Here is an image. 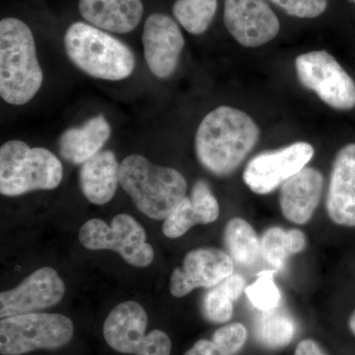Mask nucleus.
Instances as JSON below:
<instances>
[{
  "label": "nucleus",
  "mask_w": 355,
  "mask_h": 355,
  "mask_svg": "<svg viewBox=\"0 0 355 355\" xmlns=\"http://www.w3.org/2000/svg\"><path fill=\"white\" fill-rule=\"evenodd\" d=\"M120 166L113 151H100L81 165L80 188L84 197L96 205L108 203L120 184Z\"/></svg>",
  "instance_id": "nucleus-20"
},
{
  "label": "nucleus",
  "mask_w": 355,
  "mask_h": 355,
  "mask_svg": "<svg viewBox=\"0 0 355 355\" xmlns=\"http://www.w3.org/2000/svg\"><path fill=\"white\" fill-rule=\"evenodd\" d=\"M224 242L232 260L242 266H252L258 260L261 242L256 231L244 219H230L224 230Z\"/></svg>",
  "instance_id": "nucleus-22"
},
{
  "label": "nucleus",
  "mask_w": 355,
  "mask_h": 355,
  "mask_svg": "<svg viewBox=\"0 0 355 355\" xmlns=\"http://www.w3.org/2000/svg\"><path fill=\"white\" fill-rule=\"evenodd\" d=\"M314 153L310 144L295 142L279 150L259 154L248 163L243 180L254 193L268 195L305 168Z\"/></svg>",
  "instance_id": "nucleus-10"
},
{
  "label": "nucleus",
  "mask_w": 355,
  "mask_h": 355,
  "mask_svg": "<svg viewBox=\"0 0 355 355\" xmlns=\"http://www.w3.org/2000/svg\"><path fill=\"white\" fill-rule=\"evenodd\" d=\"M144 58L151 73L165 79L176 71L184 46L183 33L176 21L163 13H153L144 23Z\"/></svg>",
  "instance_id": "nucleus-14"
},
{
  "label": "nucleus",
  "mask_w": 355,
  "mask_h": 355,
  "mask_svg": "<svg viewBox=\"0 0 355 355\" xmlns=\"http://www.w3.org/2000/svg\"><path fill=\"white\" fill-rule=\"evenodd\" d=\"M306 247V237L302 231L270 227L261 239V252L265 260L275 270H282L291 254L302 252Z\"/></svg>",
  "instance_id": "nucleus-21"
},
{
  "label": "nucleus",
  "mask_w": 355,
  "mask_h": 355,
  "mask_svg": "<svg viewBox=\"0 0 355 355\" xmlns=\"http://www.w3.org/2000/svg\"><path fill=\"white\" fill-rule=\"evenodd\" d=\"M224 23L242 46L256 48L279 34V18L265 0H225Z\"/></svg>",
  "instance_id": "nucleus-13"
},
{
  "label": "nucleus",
  "mask_w": 355,
  "mask_h": 355,
  "mask_svg": "<svg viewBox=\"0 0 355 355\" xmlns=\"http://www.w3.org/2000/svg\"><path fill=\"white\" fill-rule=\"evenodd\" d=\"M31 29L23 21H0V96L16 106L27 104L43 84Z\"/></svg>",
  "instance_id": "nucleus-2"
},
{
  "label": "nucleus",
  "mask_w": 355,
  "mask_h": 355,
  "mask_svg": "<svg viewBox=\"0 0 355 355\" xmlns=\"http://www.w3.org/2000/svg\"><path fill=\"white\" fill-rule=\"evenodd\" d=\"M71 320L62 314L28 313L0 322V354L23 355L38 349H57L73 336Z\"/></svg>",
  "instance_id": "nucleus-6"
},
{
  "label": "nucleus",
  "mask_w": 355,
  "mask_h": 355,
  "mask_svg": "<svg viewBox=\"0 0 355 355\" xmlns=\"http://www.w3.org/2000/svg\"><path fill=\"white\" fill-rule=\"evenodd\" d=\"M79 240L88 250L116 252L137 268H146L154 259V250L146 242V231L128 214L114 216L110 226L102 219H90L79 231Z\"/></svg>",
  "instance_id": "nucleus-8"
},
{
  "label": "nucleus",
  "mask_w": 355,
  "mask_h": 355,
  "mask_svg": "<svg viewBox=\"0 0 355 355\" xmlns=\"http://www.w3.org/2000/svg\"><path fill=\"white\" fill-rule=\"evenodd\" d=\"M64 48L70 62L94 78L120 81L132 76L135 69V55L127 44L87 23L69 26Z\"/></svg>",
  "instance_id": "nucleus-4"
},
{
  "label": "nucleus",
  "mask_w": 355,
  "mask_h": 355,
  "mask_svg": "<svg viewBox=\"0 0 355 355\" xmlns=\"http://www.w3.org/2000/svg\"><path fill=\"white\" fill-rule=\"evenodd\" d=\"M296 73L304 87L336 110L355 107V83L331 53L310 51L295 60Z\"/></svg>",
  "instance_id": "nucleus-9"
},
{
  "label": "nucleus",
  "mask_w": 355,
  "mask_h": 355,
  "mask_svg": "<svg viewBox=\"0 0 355 355\" xmlns=\"http://www.w3.org/2000/svg\"><path fill=\"white\" fill-rule=\"evenodd\" d=\"M148 318L135 301L121 303L105 321L104 338L109 347L123 354L170 355L172 343L164 331L154 330L146 335Z\"/></svg>",
  "instance_id": "nucleus-7"
},
{
  "label": "nucleus",
  "mask_w": 355,
  "mask_h": 355,
  "mask_svg": "<svg viewBox=\"0 0 355 355\" xmlns=\"http://www.w3.org/2000/svg\"><path fill=\"white\" fill-rule=\"evenodd\" d=\"M202 313L211 323L223 324L233 316V301L216 286L203 298Z\"/></svg>",
  "instance_id": "nucleus-26"
},
{
  "label": "nucleus",
  "mask_w": 355,
  "mask_h": 355,
  "mask_svg": "<svg viewBox=\"0 0 355 355\" xmlns=\"http://www.w3.org/2000/svg\"><path fill=\"white\" fill-rule=\"evenodd\" d=\"M81 16L103 31L127 34L141 21V0H79Z\"/></svg>",
  "instance_id": "nucleus-18"
},
{
  "label": "nucleus",
  "mask_w": 355,
  "mask_h": 355,
  "mask_svg": "<svg viewBox=\"0 0 355 355\" xmlns=\"http://www.w3.org/2000/svg\"><path fill=\"white\" fill-rule=\"evenodd\" d=\"M247 329L241 323H233L221 327L214 334L212 340L226 354L235 355L246 343Z\"/></svg>",
  "instance_id": "nucleus-27"
},
{
  "label": "nucleus",
  "mask_w": 355,
  "mask_h": 355,
  "mask_svg": "<svg viewBox=\"0 0 355 355\" xmlns=\"http://www.w3.org/2000/svg\"><path fill=\"white\" fill-rule=\"evenodd\" d=\"M352 1H354V3H355V0H352Z\"/></svg>",
  "instance_id": "nucleus-33"
},
{
  "label": "nucleus",
  "mask_w": 355,
  "mask_h": 355,
  "mask_svg": "<svg viewBox=\"0 0 355 355\" xmlns=\"http://www.w3.org/2000/svg\"><path fill=\"white\" fill-rule=\"evenodd\" d=\"M260 137L253 119L231 107L214 109L203 118L196 133L198 160L205 169L218 177L238 169Z\"/></svg>",
  "instance_id": "nucleus-1"
},
{
  "label": "nucleus",
  "mask_w": 355,
  "mask_h": 355,
  "mask_svg": "<svg viewBox=\"0 0 355 355\" xmlns=\"http://www.w3.org/2000/svg\"><path fill=\"white\" fill-rule=\"evenodd\" d=\"M64 293V282L57 270L39 268L15 288L1 292L0 317L4 319L48 309L60 303Z\"/></svg>",
  "instance_id": "nucleus-11"
},
{
  "label": "nucleus",
  "mask_w": 355,
  "mask_h": 355,
  "mask_svg": "<svg viewBox=\"0 0 355 355\" xmlns=\"http://www.w3.org/2000/svg\"><path fill=\"white\" fill-rule=\"evenodd\" d=\"M184 355H229L214 340H200Z\"/></svg>",
  "instance_id": "nucleus-30"
},
{
  "label": "nucleus",
  "mask_w": 355,
  "mask_h": 355,
  "mask_svg": "<svg viewBox=\"0 0 355 355\" xmlns=\"http://www.w3.org/2000/svg\"><path fill=\"white\" fill-rule=\"evenodd\" d=\"M64 177L60 159L42 147L9 140L0 148V193L18 197L34 191L55 190Z\"/></svg>",
  "instance_id": "nucleus-5"
},
{
  "label": "nucleus",
  "mask_w": 355,
  "mask_h": 355,
  "mask_svg": "<svg viewBox=\"0 0 355 355\" xmlns=\"http://www.w3.org/2000/svg\"><path fill=\"white\" fill-rule=\"evenodd\" d=\"M219 205L209 184L198 180L191 189L190 197H186L173 210L163 224L166 237L176 239L186 234L198 224L212 223L218 218Z\"/></svg>",
  "instance_id": "nucleus-17"
},
{
  "label": "nucleus",
  "mask_w": 355,
  "mask_h": 355,
  "mask_svg": "<svg viewBox=\"0 0 355 355\" xmlns=\"http://www.w3.org/2000/svg\"><path fill=\"white\" fill-rule=\"evenodd\" d=\"M111 133V125L104 116H93L81 127L67 128L60 135V156L71 164L83 165L102 151Z\"/></svg>",
  "instance_id": "nucleus-19"
},
{
  "label": "nucleus",
  "mask_w": 355,
  "mask_h": 355,
  "mask_svg": "<svg viewBox=\"0 0 355 355\" xmlns=\"http://www.w3.org/2000/svg\"><path fill=\"white\" fill-rule=\"evenodd\" d=\"M326 209L338 225L355 227V144L343 147L336 154Z\"/></svg>",
  "instance_id": "nucleus-15"
},
{
  "label": "nucleus",
  "mask_w": 355,
  "mask_h": 355,
  "mask_svg": "<svg viewBox=\"0 0 355 355\" xmlns=\"http://www.w3.org/2000/svg\"><path fill=\"white\" fill-rule=\"evenodd\" d=\"M288 15L298 18H315L326 10L327 0H270Z\"/></svg>",
  "instance_id": "nucleus-28"
},
{
  "label": "nucleus",
  "mask_w": 355,
  "mask_h": 355,
  "mask_svg": "<svg viewBox=\"0 0 355 355\" xmlns=\"http://www.w3.org/2000/svg\"><path fill=\"white\" fill-rule=\"evenodd\" d=\"M324 177L305 167L282 184L279 205L287 220L303 225L314 216L323 191Z\"/></svg>",
  "instance_id": "nucleus-16"
},
{
  "label": "nucleus",
  "mask_w": 355,
  "mask_h": 355,
  "mask_svg": "<svg viewBox=\"0 0 355 355\" xmlns=\"http://www.w3.org/2000/svg\"><path fill=\"white\" fill-rule=\"evenodd\" d=\"M349 326L350 331L355 336V310L352 312V316L349 318Z\"/></svg>",
  "instance_id": "nucleus-32"
},
{
  "label": "nucleus",
  "mask_w": 355,
  "mask_h": 355,
  "mask_svg": "<svg viewBox=\"0 0 355 355\" xmlns=\"http://www.w3.org/2000/svg\"><path fill=\"white\" fill-rule=\"evenodd\" d=\"M245 292L250 302L263 312L277 309L282 298L279 287L273 280L272 272L261 273L259 279L248 286Z\"/></svg>",
  "instance_id": "nucleus-25"
},
{
  "label": "nucleus",
  "mask_w": 355,
  "mask_h": 355,
  "mask_svg": "<svg viewBox=\"0 0 355 355\" xmlns=\"http://www.w3.org/2000/svg\"><path fill=\"white\" fill-rule=\"evenodd\" d=\"M295 324L291 317L272 310L263 312L256 326L259 342L268 349H282L293 340Z\"/></svg>",
  "instance_id": "nucleus-24"
},
{
  "label": "nucleus",
  "mask_w": 355,
  "mask_h": 355,
  "mask_svg": "<svg viewBox=\"0 0 355 355\" xmlns=\"http://www.w3.org/2000/svg\"><path fill=\"white\" fill-rule=\"evenodd\" d=\"M217 288L226 294L232 301L237 300L244 291L245 280L238 273H232L220 284H217Z\"/></svg>",
  "instance_id": "nucleus-29"
},
{
  "label": "nucleus",
  "mask_w": 355,
  "mask_h": 355,
  "mask_svg": "<svg viewBox=\"0 0 355 355\" xmlns=\"http://www.w3.org/2000/svg\"><path fill=\"white\" fill-rule=\"evenodd\" d=\"M120 184L135 207L149 218L165 220L186 198V179L173 168L153 164L132 154L120 166Z\"/></svg>",
  "instance_id": "nucleus-3"
},
{
  "label": "nucleus",
  "mask_w": 355,
  "mask_h": 355,
  "mask_svg": "<svg viewBox=\"0 0 355 355\" xmlns=\"http://www.w3.org/2000/svg\"><path fill=\"white\" fill-rule=\"evenodd\" d=\"M217 9V0H176L173 14L186 31L202 35L209 29Z\"/></svg>",
  "instance_id": "nucleus-23"
},
{
  "label": "nucleus",
  "mask_w": 355,
  "mask_h": 355,
  "mask_svg": "<svg viewBox=\"0 0 355 355\" xmlns=\"http://www.w3.org/2000/svg\"><path fill=\"white\" fill-rule=\"evenodd\" d=\"M294 355H326L321 347L312 340H304L298 343Z\"/></svg>",
  "instance_id": "nucleus-31"
},
{
  "label": "nucleus",
  "mask_w": 355,
  "mask_h": 355,
  "mask_svg": "<svg viewBox=\"0 0 355 355\" xmlns=\"http://www.w3.org/2000/svg\"><path fill=\"white\" fill-rule=\"evenodd\" d=\"M232 258L216 248H200L184 256L183 265L172 272L170 292L177 298L184 297L193 289L212 288L232 275Z\"/></svg>",
  "instance_id": "nucleus-12"
}]
</instances>
